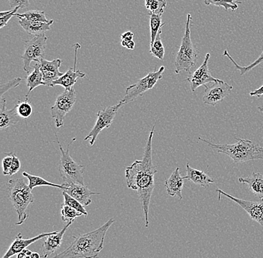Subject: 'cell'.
Wrapping results in <instances>:
<instances>
[{
  "instance_id": "obj_1",
  "label": "cell",
  "mask_w": 263,
  "mask_h": 258,
  "mask_svg": "<svg viewBox=\"0 0 263 258\" xmlns=\"http://www.w3.org/2000/svg\"><path fill=\"white\" fill-rule=\"evenodd\" d=\"M155 126L156 125H154L149 132L142 160L135 161L125 169L127 187L138 192L147 228L149 227V203L155 187L154 178L157 172V168L153 163L152 158V143Z\"/></svg>"
},
{
  "instance_id": "obj_2",
  "label": "cell",
  "mask_w": 263,
  "mask_h": 258,
  "mask_svg": "<svg viewBox=\"0 0 263 258\" xmlns=\"http://www.w3.org/2000/svg\"><path fill=\"white\" fill-rule=\"evenodd\" d=\"M114 223V219L111 218L95 231L73 236L70 246L53 258H98L103 249L107 231Z\"/></svg>"
},
{
  "instance_id": "obj_3",
  "label": "cell",
  "mask_w": 263,
  "mask_h": 258,
  "mask_svg": "<svg viewBox=\"0 0 263 258\" xmlns=\"http://www.w3.org/2000/svg\"><path fill=\"white\" fill-rule=\"evenodd\" d=\"M237 139V142L233 144H216L199 137V141H203L210 146L214 152L229 156L234 164L244 163L249 161L263 159V147L247 139Z\"/></svg>"
},
{
  "instance_id": "obj_4",
  "label": "cell",
  "mask_w": 263,
  "mask_h": 258,
  "mask_svg": "<svg viewBox=\"0 0 263 258\" xmlns=\"http://www.w3.org/2000/svg\"><path fill=\"white\" fill-rule=\"evenodd\" d=\"M8 190L10 200L17 213L18 221L16 225L21 226L29 217L28 207L34 202V195L23 177L8 181Z\"/></svg>"
},
{
  "instance_id": "obj_5",
  "label": "cell",
  "mask_w": 263,
  "mask_h": 258,
  "mask_svg": "<svg viewBox=\"0 0 263 258\" xmlns=\"http://www.w3.org/2000/svg\"><path fill=\"white\" fill-rule=\"evenodd\" d=\"M192 16L187 14L185 23V33L182 37V42L175 60V73L179 74L185 71L188 74L192 73V70L196 66L198 58V51L195 48L191 39L190 24Z\"/></svg>"
},
{
  "instance_id": "obj_6",
  "label": "cell",
  "mask_w": 263,
  "mask_h": 258,
  "mask_svg": "<svg viewBox=\"0 0 263 258\" xmlns=\"http://www.w3.org/2000/svg\"><path fill=\"white\" fill-rule=\"evenodd\" d=\"M55 137L62 153V157L59 162V173L63 179L64 183L67 185H70L71 183L85 185L83 176L84 169H85L84 166L77 164L69 153L70 146L76 141V138L72 140L71 142L67 146V150L65 151L58 138L57 133H55Z\"/></svg>"
},
{
  "instance_id": "obj_7",
  "label": "cell",
  "mask_w": 263,
  "mask_h": 258,
  "mask_svg": "<svg viewBox=\"0 0 263 258\" xmlns=\"http://www.w3.org/2000/svg\"><path fill=\"white\" fill-rule=\"evenodd\" d=\"M165 67L162 66L158 70L151 72L144 78H141L135 85H130L126 89V94L121 100L123 105L127 104L142 96L146 91L154 88L158 81L162 80Z\"/></svg>"
},
{
  "instance_id": "obj_8",
  "label": "cell",
  "mask_w": 263,
  "mask_h": 258,
  "mask_svg": "<svg viewBox=\"0 0 263 258\" xmlns=\"http://www.w3.org/2000/svg\"><path fill=\"white\" fill-rule=\"evenodd\" d=\"M47 37L45 34L34 36L29 41H25V48L22 59L24 61V71L30 72V65L32 62L40 63L45 56L46 45Z\"/></svg>"
},
{
  "instance_id": "obj_9",
  "label": "cell",
  "mask_w": 263,
  "mask_h": 258,
  "mask_svg": "<svg viewBox=\"0 0 263 258\" xmlns=\"http://www.w3.org/2000/svg\"><path fill=\"white\" fill-rule=\"evenodd\" d=\"M76 101L77 93L74 89L65 90L57 97L55 104L50 109L51 116L55 120L57 128L63 126L66 115L71 111Z\"/></svg>"
},
{
  "instance_id": "obj_10",
  "label": "cell",
  "mask_w": 263,
  "mask_h": 258,
  "mask_svg": "<svg viewBox=\"0 0 263 258\" xmlns=\"http://www.w3.org/2000/svg\"><path fill=\"white\" fill-rule=\"evenodd\" d=\"M122 105H123L122 103L119 102L117 105L108 107V108H104L101 111H99L97 113L98 120H97L96 123H95V126L90 131L88 135L84 139V141L90 140V144L93 146L96 142L97 138H98L100 133L103 130L109 129L110 126L112 124L117 112Z\"/></svg>"
},
{
  "instance_id": "obj_11",
  "label": "cell",
  "mask_w": 263,
  "mask_h": 258,
  "mask_svg": "<svg viewBox=\"0 0 263 258\" xmlns=\"http://www.w3.org/2000/svg\"><path fill=\"white\" fill-rule=\"evenodd\" d=\"M205 92L202 101L204 104L215 106L221 103L227 96H229L233 86L226 82L219 80L213 82V85H205Z\"/></svg>"
},
{
  "instance_id": "obj_12",
  "label": "cell",
  "mask_w": 263,
  "mask_h": 258,
  "mask_svg": "<svg viewBox=\"0 0 263 258\" xmlns=\"http://www.w3.org/2000/svg\"><path fill=\"white\" fill-rule=\"evenodd\" d=\"M210 59V54L207 53L201 66L195 71L189 74V76L184 80V82H189L191 90L193 93L200 86H203V85L205 86L206 84L218 82L220 80L218 78H214L211 72L209 70L208 63Z\"/></svg>"
},
{
  "instance_id": "obj_13",
  "label": "cell",
  "mask_w": 263,
  "mask_h": 258,
  "mask_svg": "<svg viewBox=\"0 0 263 258\" xmlns=\"http://www.w3.org/2000/svg\"><path fill=\"white\" fill-rule=\"evenodd\" d=\"M216 192L219 193V198L221 195H224L232 201L236 202L241 208L246 210L251 220L263 226V200H260L259 202L248 201V200L236 198L230 194L225 193L221 189H217Z\"/></svg>"
},
{
  "instance_id": "obj_14",
  "label": "cell",
  "mask_w": 263,
  "mask_h": 258,
  "mask_svg": "<svg viewBox=\"0 0 263 258\" xmlns=\"http://www.w3.org/2000/svg\"><path fill=\"white\" fill-rule=\"evenodd\" d=\"M74 48H75V55H74L73 67L69 68L62 76H61L59 80H55L52 83V87L60 85V86L63 87L65 90H72L78 78H85V74L77 69V52H78V49H80V44H76Z\"/></svg>"
},
{
  "instance_id": "obj_15",
  "label": "cell",
  "mask_w": 263,
  "mask_h": 258,
  "mask_svg": "<svg viewBox=\"0 0 263 258\" xmlns=\"http://www.w3.org/2000/svg\"><path fill=\"white\" fill-rule=\"evenodd\" d=\"M62 63V61L60 58H55L51 62L43 59L39 63L44 86L52 87V83L64 75L59 71Z\"/></svg>"
},
{
  "instance_id": "obj_16",
  "label": "cell",
  "mask_w": 263,
  "mask_h": 258,
  "mask_svg": "<svg viewBox=\"0 0 263 258\" xmlns=\"http://www.w3.org/2000/svg\"><path fill=\"white\" fill-rule=\"evenodd\" d=\"M73 222H69L64 226L60 231H57L50 236H47V239L44 241L42 244L43 257L47 258L51 254H55L59 248L62 246L63 241L64 235L69 227L73 224Z\"/></svg>"
},
{
  "instance_id": "obj_17",
  "label": "cell",
  "mask_w": 263,
  "mask_h": 258,
  "mask_svg": "<svg viewBox=\"0 0 263 258\" xmlns=\"http://www.w3.org/2000/svg\"><path fill=\"white\" fill-rule=\"evenodd\" d=\"M55 232V231L49 233H43V234L37 235V236H34V237L29 238V239H24L22 234L19 233V234L16 235L15 240H14V242L11 243L9 249L6 251L3 258H11L13 256L17 255L20 252L24 251L28 246L35 243L36 241H39V240L42 239V238L47 237V236H50L51 234H54Z\"/></svg>"
},
{
  "instance_id": "obj_18",
  "label": "cell",
  "mask_w": 263,
  "mask_h": 258,
  "mask_svg": "<svg viewBox=\"0 0 263 258\" xmlns=\"http://www.w3.org/2000/svg\"><path fill=\"white\" fill-rule=\"evenodd\" d=\"M67 185V188L64 191L68 193L70 196L73 197L77 201L80 202L85 207L88 206L91 204L92 201L90 199L91 195L100 194V193L90 191V189H88V187L85 185L71 183Z\"/></svg>"
},
{
  "instance_id": "obj_19",
  "label": "cell",
  "mask_w": 263,
  "mask_h": 258,
  "mask_svg": "<svg viewBox=\"0 0 263 258\" xmlns=\"http://www.w3.org/2000/svg\"><path fill=\"white\" fill-rule=\"evenodd\" d=\"M21 121V117L16 111V106L12 109L6 108V100L2 97L0 100V129L5 131Z\"/></svg>"
},
{
  "instance_id": "obj_20",
  "label": "cell",
  "mask_w": 263,
  "mask_h": 258,
  "mask_svg": "<svg viewBox=\"0 0 263 258\" xmlns=\"http://www.w3.org/2000/svg\"><path fill=\"white\" fill-rule=\"evenodd\" d=\"M183 185V177L181 176L179 167L172 172L171 176L164 182L167 194L171 196H177L180 200H182V192Z\"/></svg>"
},
{
  "instance_id": "obj_21",
  "label": "cell",
  "mask_w": 263,
  "mask_h": 258,
  "mask_svg": "<svg viewBox=\"0 0 263 258\" xmlns=\"http://www.w3.org/2000/svg\"><path fill=\"white\" fill-rule=\"evenodd\" d=\"M16 17L20 19L19 24L26 33L34 36L45 34V32L50 30V26L54 23L53 19H51L48 23H44L40 21H29L21 16Z\"/></svg>"
},
{
  "instance_id": "obj_22",
  "label": "cell",
  "mask_w": 263,
  "mask_h": 258,
  "mask_svg": "<svg viewBox=\"0 0 263 258\" xmlns=\"http://www.w3.org/2000/svg\"><path fill=\"white\" fill-rule=\"evenodd\" d=\"M238 182L247 185L255 196L263 200V175L259 172H253L249 176L239 177Z\"/></svg>"
},
{
  "instance_id": "obj_23",
  "label": "cell",
  "mask_w": 263,
  "mask_h": 258,
  "mask_svg": "<svg viewBox=\"0 0 263 258\" xmlns=\"http://www.w3.org/2000/svg\"><path fill=\"white\" fill-rule=\"evenodd\" d=\"M183 179L191 181L195 185L201 186L205 188L215 182V180L209 176L203 171L191 167L189 163L186 164V175L183 177Z\"/></svg>"
},
{
  "instance_id": "obj_24",
  "label": "cell",
  "mask_w": 263,
  "mask_h": 258,
  "mask_svg": "<svg viewBox=\"0 0 263 258\" xmlns=\"http://www.w3.org/2000/svg\"><path fill=\"white\" fill-rule=\"evenodd\" d=\"M26 84H27L28 90L26 98L30 94L31 92L34 89L37 88L41 85H44V80H43V74L41 73L40 69V64L36 63L33 67V71L29 73L26 78Z\"/></svg>"
},
{
  "instance_id": "obj_25",
  "label": "cell",
  "mask_w": 263,
  "mask_h": 258,
  "mask_svg": "<svg viewBox=\"0 0 263 258\" xmlns=\"http://www.w3.org/2000/svg\"><path fill=\"white\" fill-rule=\"evenodd\" d=\"M23 175L29 180V187L31 190H32L34 187H41V186H49V187H57V188L62 189L63 190H65L67 187V185L65 183L62 184V185H57V184L47 182L43 177L37 176V175H31V174L27 173L26 172H23Z\"/></svg>"
},
{
  "instance_id": "obj_26",
  "label": "cell",
  "mask_w": 263,
  "mask_h": 258,
  "mask_svg": "<svg viewBox=\"0 0 263 258\" xmlns=\"http://www.w3.org/2000/svg\"><path fill=\"white\" fill-rule=\"evenodd\" d=\"M149 28H151V47L155 42L159 32L162 30V26L165 24L162 23V14H155L149 13Z\"/></svg>"
},
{
  "instance_id": "obj_27",
  "label": "cell",
  "mask_w": 263,
  "mask_h": 258,
  "mask_svg": "<svg viewBox=\"0 0 263 258\" xmlns=\"http://www.w3.org/2000/svg\"><path fill=\"white\" fill-rule=\"evenodd\" d=\"M223 56L228 57V58L231 61L232 63H233V65L235 66L236 70H239L240 73H241V75H244L245 74L248 73V72L252 70L254 67H256V66L263 63V52L256 61H254V62H253L252 64H251V65L246 66V67H241V66L238 65V64L233 60V57H232L231 55H230L229 52H228V50H225L224 52H223Z\"/></svg>"
},
{
  "instance_id": "obj_28",
  "label": "cell",
  "mask_w": 263,
  "mask_h": 258,
  "mask_svg": "<svg viewBox=\"0 0 263 258\" xmlns=\"http://www.w3.org/2000/svg\"><path fill=\"white\" fill-rule=\"evenodd\" d=\"M145 6L151 14H163L167 6L166 0H145Z\"/></svg>"
},
{
  "instance_id": "obj_29",
  "label": "cell",
  "mask_w": 263,
  "mask_h": 258,
  "mask_svg": "<svg viewBox=\"0 0 263 258\" xmlns=\"http://www.w3.org/2000/svg\"><path fill=\"white\" fill-rule=\"evenodd\" d=\"M15 16H21L29 21H40L44 23H48L49 21L46 18L45 12L39 10H31L23 14L16 13Z\"/></svg>"
},
{
  "instance_id": "obj_30",
  "label": "cell",
  "mask_w": 263,
  "mask_h": 258,
  "mask_svg": "<svg viewBox=\"0 0 263 258\" xmlns=\"http://www.w3.org/2000/svg\"><path fill=\"white\" fill-rule=\"evenodd\" d=\"M161 34H162V30L159 32L157 37H156L155 42L154 43L149 49V53L153 56L157 57L159 60H163L164 56V47L163 44L161 39Z\"/></svg>"
},
{
  "instance_id": "obj_31",
  "label": "cell",
  "mask_w": 263,
  "mask_h": 258,
  "mask_svg": "<svg viewBox=\"0 0 263 258\" xmlns=\"http://www.w3.org/2000/svg\"><path fill=\"white\" fill-rule=\"evenodd\" d=\"M61 215H62V221L69 223V222H73L76 219L83 214L71 207L67 206L63 204L62 205V209H61Z\"/></svg>"
},
{
  "instance_id": "obj_32",
  "label": "cell",
  "mask_w": 263,
  "mask_h": 258,
  "mask_svg": "<svg viewBox=\"0 0 263 258\" xmlns=\"http://www.w3.org/2000/svg\"><path fill=\"white\" fill-rule=\"evenodd\" d=\"M204 3L206 6L213 5V6L223 8L225 11L230 9L235 11L238 8V3L233 0H204Z\"/></svg>"
},
{
  "instance_id": "obj_33",
  "label": "cell",
  "mask_w": 263,
  "mask_h": 258,
  "mask_svg": "<svg viewBox=\"0 0 263 258\" xmlns=\"http://www.w3.org/2000/svg\"><path fill=\"white\" fill-rule=\"evenodd\" d=\"M62 195L64 196V205H67V206L71 207L74 209L77 210V211L80 212L84 216L88 215V212L85 210V206L82 205L80 202L77 201V200L70 196L68 193L63 191Z\"/></svg>"
},
{
  "instance_id": "obj_34",
  "label": "cell",
  "mask_w": 263,
  "mask_h": 258,
  "mask_svg": "<svg viewBox=\"0 0 263 258\" xmlns=\"http://www.w3.org/2000/svg\"><path fill=\"white\" fill-rule=\"evenodd\" d=\"M16 111L23 119H28L30 117L32 113V105L29 103V100L26 98L25 101L22 102L21 100H18V103L16 105Z\"/></svg>"
},
{
  "instance_id": "obj_35",
  "label": "cell",
  "mask_w": 263,
  "mask_h": 258,
  "mask_svg": "<svg viewBox=\"0 0 263 258\" xmlns=\"http://www.w3.org/2000/svg\"><path fill=\"white\" fill-rule=\"evenodd\" d=\"M21 82H22V78L18 77V78H15L13 80H11V81L8 82V83L3 84V85H1V87H0V93H1V95H0V98L3 97L4 93H6V92L8 91L10 89L17 87L18 85L21 83Z\"/></svg>"
},
{
  "instance_id": "obj_36",
  "label": "cell",
  "mask_w": 263,
  "mask_h": 258,
  "mask_svg": "<svg viewBox=\"0 0 263 258\" xmlns=\"http://www.w3.org/2000/svg\"><path fill=\"white\" fill-rule=\"evenodd\" d=\"M6 157H4L3 160V174L5 175H9L14 154L12 152H8V153H6Z\"/></svg>"
},
{
  "instance_id": "obj_37",
  "label": "cell",
  "mask_w": 263,
  "mask_h": 258,
  "mask_svg": "<svg viewBox=\"0 0 263 258\" xmlns=\"http://www.w3.org/2000/svg\"><path fill=\"white\" fill-rule=\"evenodd\" d=\"M20 8H21L16 7L13 8L12 12L10 13L8 15L0 16V29H3L4 26H7L8 21H9L13 16L16 15V11H17V10L20 9Z\"/></svg>"
},
{
  "instance_id": "obj_38",
  "label": "cell",
  "mask_w": 263,
  "mask_h": 258,
  "mask_svg": "<svg viewBox=\"0 0 263 258\" xmlns=\"http://www.w3.org/2000/svg\"><path fill=\"white\" fill-rule=\"evenodd\" d=\"M29 0H9V6L12 9L16 7L26 8L29 7Z\"/></svg>"
},
{
  "instance_id": "obj_39",
  "label": "cell",
  "mask_w": 263,
  "mask_h": 258,
  "mask_svg": "<svg viewBox=\"0 0 263 258\" xmlns=\"http://www.w3.org/2000/svg\"><path fill=\"white\" fill-rule=\"evenodd\" d=\"M21 164L20 162L19 158L16 157L15 154L13 157L12 164H11V170H10L9 176H12L16 172H19L20 169H21Z\"/></svg>"
},
{
  "instance_id": "obj_40",
  "label": "cell",
  "mask_w": 263,
  "mask_h": 258,
  "mask_svg": "<svg viewBox=\"0 0 263 258\" xmlns=\"http://www.w3.org/2000/svg\"><path fill=\"white\" fill-rule=\"evenodd\" d=\"M121 45L123 47H126V48L129 49H134L136 44H135V42L133 41H121Z\"/></svg>"
},
{
  "instance_id": "obj_41",
  "label": "cell",
  "mask_w": 263,
  "mask_h": 258,
  "mask_svg": "<svg viewBox=\"0 0 263 258\" xmlns=\"http://www.w3.org/2000/svg\"><path fill=\"white\" fill-rule=\"evenodd\" d=\"M250 96L259 97V98L263 96V85L260 88L256 89L254 91H251L250 93Z\"/></svg>"
},
{
  "instance_id": "obj_42",
  "label": "cell",
  "mask_w": 263,
  "mask_h": 258,
  "mask_svg": "<svg viewBox=\"0 0 263 258\" xmlns=\"http://www.w3.org/2000/svg\"><path fill=\"white\" fill-rule=\"evenodd\" d=\"M133 37H134V34L128 31V32H124L122 34L121 39H122V41H133Z\"/></svg>"
},
{
  "instance_id": "obj_43",
  "label": "cell",
  "mask_w": 263,
  "mask_h": 258,
  "mask_svg": "<svg viewBox=\"0 0 263 258\" xmlns=\"http://www.w3.org/2000/svg\"><path fill=\"white\" fill-rule=\"evenodd\" d=\"M12 11H13V9L10 10V11H2V12L0 13V16H4L8 15V14H9L10 13L12 12Z\"/></svg>"
},
{
  "instance_id": "obj_44",
  "label": "cell",
  "mask_w": 263,
  "mask_h": 258,
  "mask_svg": "<svg viewBox=\"0 0 263 258\" xmlns=\"http://www.w3.org/2000/svg\"><path fill=\"white\" fill-rule=\"evenodd\" d=\"M30 258H41V255L39 253L32 252V254H31Z\"/></svg>"
},
{
  "instance_id": "obj_45",
  "label": "cell",
  "mask_w": 263,
  "mask_h": 258,
  "mask_svg": "<svg viewBox=\"0 0 263 258\" xmlns=\"http://www.w3.org/2000/svg\"><path fill=\"white\" fill-rule=\"evenodd\" d=\"M258 109L263 113V107H258Z\"/></svg>"
},
{
  "instance_id": "obj_46",
  "label": "cell",
  "mask_w": 263,
  "mask_h": 258,
  "mask_svg": "<svg viewBox=\"0 0 263 258\" xmlns=\"http://www.w3.org/2000/svg\"><path fill=\"white\" fill-rule=\"evenodd\" d=\"M233 1L236 2V3H238V4L241 3V0H233Z\"/></svg>"
},
{
  "instance_id": "obj_47",
  "label": "cell",
  "mask_w": 263,
  "mask_h": 258,
  "mask_svg": "<svg viewBox=\"0 0 263 258\" xmlns=\"http://www.w3.org/2000/svg\"><path fill=\"white\" fill-rule=\"evenodd\" d=\"M30 256H27V257H24V258H30Z\"/></svg>"
}]
</instances>
